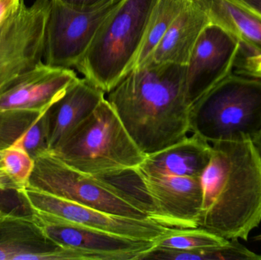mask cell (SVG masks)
Listing matches in <instances>:
<instances>
[{
    "instance_id": "obj_1",
    "label": "cell",
    "mask_w": 261,
    "mask_h": 260,
    "mask_svg": "<svg viewBox=\"0 0 261 260\" xmlns=\"http://www.w3.org/2000/svg\"><path fill=\"white\" fill-rule=\"evenodd\" d=\"M186 70L179 64L149 62L134 69L106 94L145 155L188 137L191 106L186 95Z\"/></svg>"
},
{
    "instance_id": "obj_2",
    "label": "cell",
    "mask_w": 261,
    "mask_h": 260,
    "mask_svg": "<svg viewBox=\"0 0 261 260\" xmlns=\"http://www.w3.org/2000/svg\"><path fill=\"white\" fill-rule=\"evenodd\" d=\"M200 176L199 227L228 240L248 241L261 222V154L253 140L212 143Z\"/></svg>"
},
{
    "instance_id": "obj_3",
    "label": "cell",
    "mask_w": 261,
    "mask_h": 260,
    "mask_svg": "<svg viewBox=\"0 0 261 260\" xmlns=\"http://www.w3.org/2000/svg\"><path fill=\"white\" fill-rule=\"evenodd\" d=\"M156 0H122L106 18L76 69L105 92L135 68Z\"/></svg>"
},
{
    "instance_id": "obj_4",
    "label": "cell",
    "mask_w": 261,
    "mask_h": 260,
    "mask_svg": "<svg viewBox=\"0 0 261 260\" xmlns=\"http://www.w3.org/2000/svg\"><path fill=\"white\" fill-rule=\"evenodd\" d=\"M50 152L67 166L92 177L135 169L146 157L106 98Z\"/></svg>"
},
{
    "instance_id": "obj_5",
    "label": "cell",
    "mask_w": 261,
    "mask_h": 260,
    "mask_svg": "<svg viewBox=\"0 0 261 260\" xmlns=\"http://www.w3.org/2000/svg\"><path fill=\"white\" fill-rule=\"evenodd\" d=\"M261 131V78L234 71L190 108V132L208 143L255 141Z\"/></svg>"
},
{
    "instance_id": "obj_6",
    "label": "cell",
    "mask_w": 261,
    "mask_h": 260,
    "mask_svg": "<svg viewBox=\"0 0 261 260\" xmlns=\"http://www.w3.org/2000/svg\"><path fill=\"white\" fill-rule=\"evenodd\" d=\"M29 186L107 213L139 219L149 218L132 198L114 185L102 177H92L73 169L50 151L35 159Z\"/></svg>"
},
{
    "instance_id": "obj_7",
    "label": "cell",
    "mask_w": 261,
    "mask_h": 260,
    "mask_svg": "<svg viewBox=\"0 0 261 260\" xmlns=\"http://www.w3.org/2000/svg\"><path fill=\"white\" fill-rule=\"evenodd\" d=\"M50 0H22L0 27V94L20 76L43 61Z\"/></svg>"
},
{
    "instance_id": "obj_8",
    "label": "cell",
    "mask_w": 261,
    "mask_h": 260,
    "mask_svg": "<svg viewBox=\"0 0 261 260\" xmlns=\"http://www.w3.org/2000/svg\"><path fill=\"white\" fill-rule=\"evenodd\" d=\"M122 0L98 9L76 10L60 0H50L43 61L64 68H76L106 18Z\"/></svg>"
},
{
    "instance_id": "obj_9",
    "label": "cell",
    "mask_w": 261,
    "mask_h": 260,
    "mask_svg": "<svg viewBox=\"0 0 261 260\" xmlns=\"http://www.w3.org/2000/svg\"><path fill=\"white\" fill-rule=\"evenodd\" d=\"M34 212L56 217L76 225L144 241H155L170 227L149 219L128 218L107 213L73 203L34 188L19 191Z\"/></svg>"
},
{
    "instance_id": "obj_10",
    "label": "cell",
    "mask_w": 261,
    "mask_h": 260,
    "mask_svg": "<svg viewBox=\"0 0 261 260\" xmlns=\"http://www.w3.org/2000/svg\"><path fill=\"white\" fill-rule=\"evenodd\" d=\"M241 53L240 41L226 29L212 22L204 28L186 70V95L190 106L234 71Z\"/></svg>"
},
{
    "instance_id": "obj_11",
    "label": "cell",
    "mask_w": 261,
    "mask_h": 260,
    "mask_svg": "<svg viewBox=\"0 0 261 260\" xmlns=\"http://www.w3.org/2000/svg\"><path fill=\"white\" fill-rule=\"evenodd\" d=\"M151 207L150 219L170 228H196L202 206L200 177L138 174Z\"/></svg>"
},
{
    "instance_id": "obj_12",
    "label": "cell",
    "mask_w": 261,
    "mask_h": 260,
    "mask_svg": "<svg viewBox=\"0 0 261 260\" xmlns=\"http://www.w3.org/2000/svg\"><path fill=\"white\" fill-rule=\"evenodd\" d=\"M32 217L48 239L61 247L94 252L116 260H140L154 247L144 241L76 225L56 217L32 211Z\"/></svg>"
},
{
    "instance_id": "obj_13",
    "label": "cell",
    "mask_w": 261,
    "mask_h": 260,
    "mask_svg": "<svg viewBox=\"0 0 261 260\" xmlns=\"http://www.w3.org/2000/svg\"><path fill=\"white\" fill-rule=\"evenodd\" d=\"M78 79L73 69L41 61L0 94V110L44 112Z\"/></svg>"
},
{
    "instance_id": "obj_14",
    "label": "cell",
    "mask_w": 261,
    "mask_h": 260,
    "mask_svg": "<svg viewBox=\"0 0 261 260\" xmlns=\"http://www.w3.org/2000/svg\"><path fill=\"white\" fill-rule=\"evenodd\" d=\"M105 98V92L85 77L79 78L47 110L49 151L58 148Z\"/></svg>"
},
{
    "instance_id": "obj_15",
    "label": "cell",
    "mask_w": 261,
    "mask_h": 260,
    "mask_svg": "<svg viewBox=\"0 0 261 260\" xmlns=\"http://www.w3.org/2000/svg\"><path fill=\"white\" fill-rule=\"evenodd\" d=\"M213 147L193 134L158 152L146 155L134 170L150 176L200 177L211 157Z\"/></svg>"
},
{
    "instance_id": "obj_16",
    "label": "cell",
    "mask_w": 261,
    "mask_h": 260,
    "mask_svg": "<svg viewBox=\"0 0 261 260\" xmlns=\"http://www.w3.org/2000/svg\"><path fill=\"white\" fill-rule=\"evenodd\" d=\"M210 22L202 2L188 0L147 63H170L187 66L199 35Z\"/></svg>"
},
{
    "instance_id": "obj_17",
    "label": "cell",
    "mask_w": 261,
    "mask_h": 260,
    "mask_svg": "<svg viewBox=\"0 0 261 260\" xmlns=\"http://www.w3.org/2000/svg\"><path fill=\"white\" fill-rule=\"evenodd\" d=\"M31 215L0 213V260H44L60 248Z\"/></svg>"
},
{
    "instance_id": "obj_18",
    "label": "cell",
    "mask_w": 261,
    "mask_h": 260,
    "mask_svg": "<svg viewBox=\"0 0 261 260\" xmlns=\"http://www.w3.org/2000/svg\"><path fill=\"white\" fill-rule=\"evenodd\" d=\"M212 23L240 41V57L261 54V17L238 0H201Z\"/></svg>"
},
{
    "instance_id": "obj_19",
    "label": "cell",
    "mask_w": 261,
    "mask_h": 260,
    "mask_svg": "<svg viewBox=\"0 0 261 260\" xmlns=\"http://www.w3.org/2000/svg\"><path fill=\"white\" fill-rule=\"evenodd\" d=\"M261 260V255L254 253L239 242L230 240L226 244L199 250L179 251L152 248L140 260Z\"/></svg>"
},
{
    "instance_id": "obj_20",
    "label": "cell",
    "mask_w": 261,
    "mask_h": 260,
    "mask_svg": "<svg viewBox=\"0 0 261 260\" xmlns=\"http://www.w3.org/2000/svg\"><path fill=\"white\" fill-rule=\"evenodd\" d=\"M188 0H156L135 68L147 64L153 50Z\"/></svg>"
},
{
    "instance_id": "obj_21",
    "label": "cell",
    "mask_w": 261,
    "mask_h": 260,
    "mask_svg": "<svg viewBox=\"0 0 261 260\" xmlns=\"http://www.w3.org/2000/svg\"><path fill=\"white\" fill-rule=\"evenodd\" d=\"M35 160L20 146L0 151V175L9 191L19 192L29 186Z\"/></svg>"
},
{
    "instance_id": "obj_22",
    "label": "cell",
    "mask_w": 261,
    "mask_h": 260,
    "mask_svg": "<svg viewBox=\"0 0 261 260\" xmlns=\"http://www.w3.org/2000/svg\"><path fill=\"white\" fill-rule=\"evenodd\" d=\"M228 242V240L201 227L170 228L162 236L155 240L153 248L187 251L216 247Z\"/></svg>"
},
{
    "instance_id": "obj_23",
    "label": "cell",
    "mask_w": 261,
    "mask_h": 260,
    "mask_svg": "<svg viewBox=\"0 0 261 260\" xmlns=\"http://www.w3.org/2000/svg\"><path fill=\"white\" fill-rule=\"evenodd\" d=\"M44 112L0 110V151L20 141Z\"/></svg>"
},
{
    "instance_id": "obj_24",
    "label": "cell",
    "mask_w": 261,
    "mask_h": 260,
    "mask_svg": "<svg viewBox=\"0 0 261 260\" xmlns=\"http://www.w3.org/2000/svg\"><path fill=\"white\" fill-rule=\"evenodd\" d=\"M236 68L237 73L261 78V54L239 58Z\"/></svg>"
},
{
    "instance_id": "obj_25",
    "label": "cell",
    "mask_w": 261,
    "mask_h": 260,
    "mask_svg": "<svg viewBox=\"0 0 261 260\" xmlns=\"http://www.w3.org/2000/svg\"><path fill=\"white\" fill-rule=\"evenodd\" d=\"M66 6L81 11L93 10L106 6L113 0H60Z\"/></svg>"
},
{
    "instance_id": "obj_26",
    "label": "cell",
    "mask_w": 261,
    "mask_h": 260,
    "mask_svg": "<svg viewBox=\"0 0 261 260\" xmlns=\"http://www.w3.org/2000/svg\"><path fill=\"white\" fill-rule=\"evenodd\" d=\"M22 0H0V27L15 13Z\"/></svg>"
},
{
    "instance_id": "obj_27",
    "label": "cell",
    "mask_w": 261,
    "mask_h": 260,
    "mask_svg": "<svg viewBox=\"0 0 261 260\" xmlns=\"http://www.w3.org/2000/svg\"><path fill=\"white\" fill-rule=\"evenodd\" d=\"M261 17V0H238Z\"/></svg>"
},
{
    "instance_id": "obj_28",
    "label": "cell",
    "mask_w": 261,
    "mask_h": 260,
    "mask_svg": "<svg viewBox=\"0 0 261 260\" xmlns=\"http://www.w3.org/2000/svg\"><path fill=\"white\" fill-rule=\"evenodd\" d=\"M254 143H255L256 146L258 148L259 151H260L261 154V131L260 134H259L258 137H257L255 141H254Z\"/></svg>"
},
{
    "instance_id": "obj_29",
    "label": "cell",
    "mask_w": 261,
    "mask_h": 260,
    "mask_svg": "<svg viewBox=\"0 0 261 260\" xmlns=\"http://www.w3.org/2000/svg\"><path fill=\"white\" fill-rule=\"evenodd\" d=\"M254 240L255 241H261V234H260V235H257L256 237H254Z\"/></svg>"
}]
</instances>
